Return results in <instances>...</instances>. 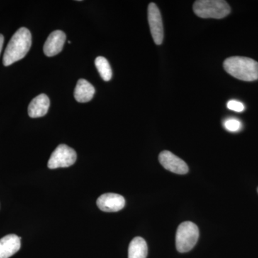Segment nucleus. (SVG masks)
Listing matches in <instances>:
<instances>
[{"mask_svg": "<svg viewBox=\"0 0 258 258\" xmlns=\"http://www.w3.org/2000/svg\"><path fill=\"white\" fill-rule=\"evenodd\" d=\"M31 45L32 35L30 30L26 28L19 29L12 37L5 49L3 56L4 66H9L25 57Z\"/></svg>", "mask_w": 258, "mask_h": 258, "instance_id": "f257e3e1", "label": "nucleus"}, {"mask_svg": "<svg viewBox=\"0 0 258 258\" xmlns=\"http://www.w3.org/2000/svg\"><path fill=\"white\" fill-rule=\"evenodd\" d=\"M224 69L227 74L243 81H254L258 79V62L253 59L234 56L226 59Z\"/></svg>", "mask_w": 258, "mask_h": 258, "instance_id": "f03ea898", "label": "nucleus"}, {"mask_svg": "<svg viewBox=\"0 0 258 258\" xmlns=\"http://www.w3.org/2000/svg\"><path fill=\"white\" fill-rule=\"evenodd\" d=\"M194 13L201 18L222 19L230 13L228 3L222 0H199L193 5Z\"/></svg>", "mask_w": 258, "mask_h": 258, "instance_id": "7ed1b4c3", "label": "nucleus"}, {"mask_svg": "<svg viewBox=\"0 0 258 258\" xmlns=\"http://www.w3.org/2000/svg\"><path fill=\"white\" fill-rule=\"evenodd\" d=\"M199 236L198 226L191 222H183L176 231V249L181 253L189 252L198 242Z\"/></svg>", "mask_w": 258, "mask_h": 258, "instance_id": "20e7f679", "label": "nucleus"}, {"mask_svg": "<svg viewBox=\"0 0 258 258\" xmlns=\"http://www.w3.org/2000/svg\"><path fill=\"white\" fill-rule=\"evenodd\" d=\"M77 159L76 151L66 144H60L51 154L47 163L49 169L66 168L74 165Z\"/></svg>", "mask_w": 258, "mask_h": 258, "instance_id": "39448f33", "label": "nucleus"}, {"mask_svg": "<svg viewBox=\"0 0 258 258\" xmlns=\"http://www.w3.org/2000/svg\"><path fill=\"white\" fill-rule=\"evenodd\" d=\"M148 21L153 40L157 45H161L164 40V27L160 11L155 3H150L148 7Z\"/></svg>", "mask_w": 258, "mask_h": 258, "instance_id": "423d86ee", "label": "nucleus"}, {"mask_svg": "<svg viewBox=\"0 0 258 258\" xmlns=\"http://www.w3.org/2000/svg\"><path fill=\"white\" fill-rule=\"evenodd\" d=\"M159 160L164 169L175 174H186L189 171V167L186 162L169 151L161 152Z\"/></svg>", "mask_w": 258, "mask_h": 258, "instance_id": "0eeeda50", "label": "nucleus"}, {"mask_svg": "<svg viewBox=\"0 0 258 258\" xmlns=\"http://www.w3.org/2000/svg\"><path fill=\"white\" fill-rule=\"evenodd\" d=\"M96 203L101 211L115 212L124 208L125 201L124 198L118 194L106 193L100 196Z\"/></svg>", "mask_w": 258, "mask_h": 258, "instance_id": "6e6552de", "label": "nucleus"}, {"mask_svg": "<svg viewBox=\"0 0 258 258\" xmlns=\"http://www.w3.org/2000/svg\"><path fill=\"white\" fill-rule=\"evenodd\" d=\"M66 35L61 30H55L50 34L44 45V53L47 57H52L60 53L63 47Z\"/></svg>", "mask_w": 258, "mask_h": 258, "instance_id": "1a4fd4ad", "label": "nucleus"}, {"mask_svg": "<svg viewBox=\"0 0 258 258\" xmlns=\"http://www.w3.org/2000/svg\"><path fill=\"white\" fill-rule=\"evenodd\" d=\"M21 247V238L18 235H8L0 240V258H10Z\"/></svg>", "mask_w": 258, "mask_h": 258, "instance_id": "9d476101", "label": "nucleus"}, {"mask_svg": "<svg viewBox=\"0 0 258 258\" xmlns=\"http://www.w3.org/2000/svg\"><path fill=\"white\" fill-rule=\"evenodd\" d=\"M50 99L45 94H40L32 100L28 106L30 118H40L46 115L50 108Z\"/></svg>", "mask_w": 258, "mask_h": 258, "instance_id": "9b49d317", "label": "nucleus"}, {"mask_svg": "<svg viewBox=\"0 0 258 258\" xmlns=\"http://www.w3.org/2000/svg\"><path fill=\"white\" fill-rule=\"evenodd\" d=\"M95 88L85 79L78 81L74 91V97L79 103H86L91 101L95 94Z\"/></svg>", "mask_w": 258, "mask_h": 258, "instance_id": "f8f14e48", "label": "nucleus"}, {"mask_svg": "<svg viewBox=\"0 0 258 258\" xmlns=\"http://www.w3.org/2000/svg\"><path fill=\"white\" fill-rule=\"evenodd\" d=\"M148 246L142 237H137L130 242L128 247V258H147Z\"/></svg>", "mask_w": 258, "mask_h": 258, "instance_id": "ddd939ff", "label": "nucleus"}, {"mask_svg": "<svg viewBox=\"0 0 258 258\" xmlns=\"http://www.w3.org/2000/svg\"><path fill=\"white\" fill-rule=\"evenodd\" d=\"M95 64L102 79L105 81H109L112 78V70L107 59L99 56L95 60Z\"/></svg>", "mask_w": 258, "mask_h": 258, "instance_id": "4468645a", "label": "nucleus"}, {"mask_svg": "<svg viewBox=\"0 0 258 258\" xmlns=\"http://www.w3.org/2000/svg\"><path fill=\"white\" fill-rule=\"evenodd\" d=\"M224 127L226 130L230 132H239L242 128V123L237 118H227L224 121Z\"/></svg>", "mask_w": 258, "mask_h": 258, "instance_id": "2eb2a0df", "label": "nucleus"}, {"mask_svg": "<svg viewBox=\"0 0 258 258\" xmlns=\"http://www.w3.org/2000/svg\"><path fill=\"white\" fill-rule=\"evenodd\" d=\"M227 106L231 111L235 112H242L244 110L243 103L242 102L235 101V100H231V101H228Z\"/></svg>", "mask_w": 258, "mask_h": 258, "instance_id": "dca6fc26", "label": "nucleus"}, {"mask_svg": "<svg viewBox=\"0 0 258 258\" xmlns=\"http://www.w3.org/2000/svg\"><path fill=\"white\" fill-rule=\"evenodd\" d=\"M3 44H4V36L0 34V54L3 50Z\"/></svg>", "mask_w": 258, "mask_h": 258, "instance_id": "f3484780", "label": "nucleus"}, {"mask_svg": "<svg viewBox=\"0 0 258 258\" xmlns=\"http://www.w3.org/2000/svg\"><path fill=\"white\" fill-rule=\"evenodd\" d=\"M257 191H258V188H257Z\"/></svg>", "mask_w": 258, "mask_h": 258, "instance_id": "a211bd4d", "label": "nucleus"}]
</instances>
